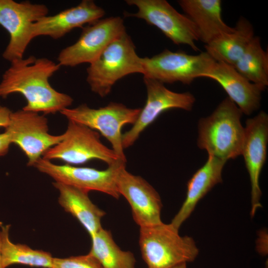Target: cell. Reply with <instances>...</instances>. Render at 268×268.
I'll list each match as a JSON object with an SVG mask.
<instances>
[{"instance_id": "1", "label": "cell", "mask_w": 268, "mask_h": 268, "mask_svg": "<svg viewBox=\"0 0 268 268\" xmlns=\"http://www.w3.org/2000/svg\"><path fill=\"white\" fill-rule=\"evenodd\" d=\"M47 58L30 56L10 63L0 82V97L6 98L13 93L23 96L27 104L23 109L44 114H55L69 108L72 98L55 89L49 78L61 67Z\"/></svg>"}, {"instance_id": "2", "label": "cell", "mask_w": 268, "mask_h": 268, "mask_svg": "<svg viewBox=\"0 0 268 268\" xmlns=\"http://www.w3.org/2000/svg\"><path fill=\"white\" fill-rule=\"evenodd\" d=\"M242 112L228 97L198 122L197 145L208 155L227 161L241 154L244 127Z\"/></svg>"}, {"instance_id": "3", "label": "cell", "mask_w": 268, "mask_h": 268, "mask_svg": "<svg viewBox=\"0 0 268 268\" xmlns=\"http://www.w3.org/2000/svg\"><path fill=\"white\" fill-rule=\"evenodd\" d=\"M142 58L138 56L126 31L112 41L87 68L86 81L91 90L107 96L116 82L129 74H143Z\"/></svg>"}, {"instance_id": "4", "label": "cell", "mask_w": 268, "mask_h": 268, "mask_svg": "<svg viewBox=\"0 0 268 268\" xmlns=\"http://www.w3.org/2000/svg\"><path fill=\"white\" fill-rule=\"evenodd\" d=\"M139 244L148 268H172L193 262L199 253L194 240L170 223L140 228Z\"/></svg>"}, {"instance_id": "5", "label": "cell", "mask_w": 268, "mask_h": 268, "mask_svg": "<svg viewBox=\"0 0 268 268\" xmlns=\"http://www.w3.org/2000/svg\"><path fill=\"white\" fill-rule=\"evenodd\" d=\"M141 108H130L117 102H110L97 109L83 104L74 108H67L60 113L68 121L85 125L98 132L111 143L112 149L119 159L127 162L122 145V128L134 124Z\"/></svg>"}, {"instance_id": "6", "label": "cell", "mask_w": 268, "mask_h": 268, "mask_svg": "<svg viewBox=\"0 0 268 268\" xmlns=\"http://www.w3.org/2000/svg\"><path fill=\"white\" fill-rule=\"evenodd\" d=\"M63 134V140L47 150L42 158L60 160L71 165L97 159L110 166L121 160L112 149L102 143L98 132L85 125L68 121Z\"/></svg>"}, {"instance_id": "7", "label": "cell", "mask_w": 268, "mask_h": 268, "mask_svg": "<svg viewBox=\"0 0 268 268\" xmlns=\"http://www.w3.org/2000/svg\"><path fill=\"white\" fill-rule=\"evenodd\" d=\"M215 62L206 52L193 55L165 49L152 57L142 58V74L163 84H190L196 78L202 77Z\"/></svg>"}, {"instance_id": "8", "label": "cell", "mask_w": 268, "mask_h": 268, "mask_svg": "<svg viewBox=\"0 0 268 268\" xmlns=\"http://www.w3.org/2000/svg\"><path fill=\"white\" fill-rule=\"evenodd\" d=\"M48 11L47 6L43 4L27 0H0V25L9 36L2 55L4 59L11 63L23 58L27 47L34 39V24L47 15Z\"/></svg>"}, {"instance_id": "9", "label": "cell", "mask_w": 268, "mask_h": 268, "mask_svg": "<svg viewBox=\"0 0 268 268\" xmlns=\"http://www.w3.org/2000/svg\"><path fill=\"white\" fill-rule=\"evenodd\" d=\"M129 5L135 6L137 11L126 12L128 17L145 21L160 30L176 45H187L194 51H199L196 42L200 40L198 30L190 18L177 11L165 0H127Z\"/></svg>"}, {"instance_id": "10", "label": "cell", "mask_w": 268, "mask_h": 268, "mask_svg": "<svg viewBox=\"0 0 268 268\" xmlns=\"http://www.w3.org/2000/svg\"><path fill=\"white\" fill-rule=\"evenodd\" d=\"M4 132L11 143L17 145L33 166L49 148L61 142L64 134L49 133L48 120L38 113L18 110L12 112Z\"/></svg>"}, {"instance_id": "11", "label": "cell", "mask_w": 268, "mask_h": 268, "mask_svg": "<svg viewBox=\"0 0 268 268\" xmlns=\"http://www.w3.org/2000/svg\"><path fill=\"white\" fill-rule=\"evenodd\" d=\"M126 31L119 16L101 18L82 27L78 40L63 49L58 57L61 66L74 67L93 62L114 40Z\"/></svg>"}, {"instance_id": "12", "label": "cell", "mask_w": 268, "mask_h": 268, "mask_svg": "<svg viewBox=\"0 0 268 268\" xmlns=\"http://www.w3.org/2000/svg\"><path fill=\"white\" fill-rule=\"evenodd\" d=\"M126 162L119 160L105 170L77 167L69 164L58 165L51 161L40 158L33 167L53 178L55 182L74 186L89 192L96 191L115 199L120 195L117 188V180Z\"/></svg>"}, {"instance_id": "13", "label": "cell", "mask_w": 268, "mask_h": 268, "mask_svg": "<svg viewBox=\"0 0 268 268\" xmlns=\"http://www.w3.org/2000/svg\"><path fill=\"white\" fill-rule=\"evenodd\" d=\"M143 81L146 89L147 99L135 122L129 131L123 134L124 149L133 145L141 133L164 112L172 109L191 111L196 101L195 96L189 92L172 91L163 83L146 77L143 76Z\"/></svg>"}, {"instance_id": "14", "label": "cell", "mask_w": 268, "mask_h": 268, "mask_svg": "<svg viewBox=\"0 0 268 268\" xmlns=\"http://www.w3.org/2000/svg\"><path fill=\"white\" fill-rule=\"evenodd\" d=\"M268 142V115L262 111L246 121L241 154L244 157L250 181L252 217L262 207L259 179L267 159Z\"/></svg>"}, {"instance_id": "15", "label": "cell", "mask_w": 268, "mask_h": 268, "mask_svg": "<svg viewBox=\"0 0 268 268\" xmlns=\"http://www.w3.org/2000/svg\"><path fill=\"white\" fill-rule=\"evenodd\" d=\"M117 188L120 195L124 196L130 204L134 219L140 228L163 222L161 198L143 178L132 174L124 166L117 177Z\"/></svg>"}, {"instance_id": "16", "label": "cell", "mask_w": 268, "mask_h": 268, "mask_svg": "<svg viewBox=\"0 0 268 268\" xmlns=\"http://www.w3.org/2000/svg\"><path fill=\"white\" fill-rule=\"evenodd\" d=\"M202 77L219 83L243 114L250 115L260 107L262 93L265 89L250 82L234 67L215 62Z\"/></svg>"}, {"instance_id": "17", "label": "cell", "mask_w": 268, "mask_h": 268, "mask_svg": "<svg viewBox=\"0 0 268 268\" xmlns=\"http://www.w3.org/2000/svg\"><path fill=\"white\" fill-rule=\"evenodd\" d=\"M105 13V10L94 1L82 0L76 6L40 18L34 25V38L40 36L61 38L76 28L103 18Z\"/></svg>"}, {"instance_id": "18", "label": "cell", "mask_w": 268, "mask_h": 268, "mask_svg": "<svg viewBox=\"0 0 268 268\" xmlns=\"http://www.w3.org/2000/svg\"><path fill=\"white\" fill-rule=\"evenodd\" d=\"M227 161L208 155L205 164L187 183L185 200L170 224L179 230L194 210L197 203L216 185L222 182V172Z\"/></svg>"}, {"instance_id": "19", "label": "cell", "mask_w": 268, "mask_h": 268, "mask_svg": "<svg viewBox=\"0 0 268 268\" xmlns=\"http://www.w3.org/2000/svg\"><path fill=\"white\" fill-rule=\"evenodd\" d=\"M178 3L197 27L200 40L205 45L234 30L222 19L220 0H179Z\"/></svg>"}, {"instance_id": "20", "label": "cell", "mask_w": 268, "mask_h": 268, "mask_svg": "<svg viewBox=\"0 0 268 268\" xmlns=\"http://www.w3.org/2000/svg\"><path fill=\"white\" fill-rule=\"evenodd\" d=\"M53 185L59 192V204L80 223L90 237L102 228L101 219L106 213L90 200L89 192L58 182Z\"/></svg>"}, {"instance_id": "21", "label": "cell", "mask_w": 268, "mask_h": 268, "mask_svg": "<svg viewBox=\"0 0 268 268\" xmlns=\"http://www.w3.org/2000/svg\"><path fill=\"white\" fill-rule=\"evenodd\" d=\"M234 30L220 35L205 45L206 52L216 62L234 67L255 36L254 29L243 17L236 23Z\"/></svg>"}, {"instance_id": "22", "label": "cell", "mask_w": 268, "mask_h": 268, "mask_svg": "<svg viewBox=\"0 0 268 268\" xmlns=\"http://www.w3.org/2000/svg\"><path fill=\"white\" fill-rule=\"evenodd\" d=\"M2 263L4 268L14 264L52 268L54 258L47 252L32 249L26 245L15 244L9 238L10 225L0 224Z\"/></svg>"}, {"instance_id": "23", "label": "cell", "mask_w": 268, "mask_h": 268, "mask_svg": "<svg viewBox=\"0 0 268 268\" xmlns=\"http://www.w3.org/2000/svg\"><path fill=\"white\" fill-rule=\"evenodd\" d=\"M89 253L102 268H135V259L130 251L121 250L113 239L110 231L102 228L91 237Z\"/></svg>"}, {"instance_id": "24", "label": "cell", "mask_w": 268, "mask_h": 268, "mask_svg": "<svg viewBox=\"0 0 268 268\" xmlns=\"http://www.w3.org/2000/svg\"><path fill=\"white\" fill-rule=\"evenodd\" d=\"M234 67L250 82L266 89L268 85V53L262 48L259 37H254Z\"/></svg>"}, {"instance_id": "25", "label": "cell", "mask_w": 268, "mask_h": 268, "mask_svg": "<svg viewBox=\"0 0 268 268\" xmlns=\"http://www.w3.org/2000/svg\"><path fill=\"white\" fill-rule=\"evenodd\" d=\"M52 268H102L90 253L67 258H54Z\"/></svg>"}, {"instance_id": "26", "label": "cell", "mask_w": 268, "mask_h": 268, "mask_svg": "<svg viewBox=\"0 0 268 268\" xmlns=\"http://www.w3.org/2000/svg\"><path fill=\"white\" fill-rule=\"evenodd\" d=\"M11 112L9 108L0 104V128L7 127Z\"/></svg>"}, {"instance_id": "27", "label": "cell", "mask_w": 268, "mask_h": 268, "mask_svg": "<svg viewBox=\"0 0 268 268\" xmlns=\"http://www.w3.org/2000/svg\"><path fill=\"white\" fill-rule=\"evenodd\" d=\"M10 144L6 133H0V156H4L8 153Z\"/></svg>"}, {"instance_id": "28", "label": "cell", "mask_w": 268, "mask_h": 268, "mask_svg": "<svg viewBox=\"0 0 268 268\" xmlns=\"http://www.w3.org/2000/svg\"><path fill=\"white\" fill-rule=\"evenodd\" d=\"M0 268H4L2 263V257H1V235L0 232Z\"/></svg>"}, {"instance_id": "29", "label": "cell", "mask_w": 268, "mask_h": 268, "mask_svg": "<svg viewBox=\"0 0 268 268\" xmlns=\"http://www.w3.org/2000/svg\"><path fill=\"white\" fill-rule=\"evenodd\" d=\"M172 268H187V264H182L180 265H179L178 266H176Z\"/></svg>"}]
</instances>
